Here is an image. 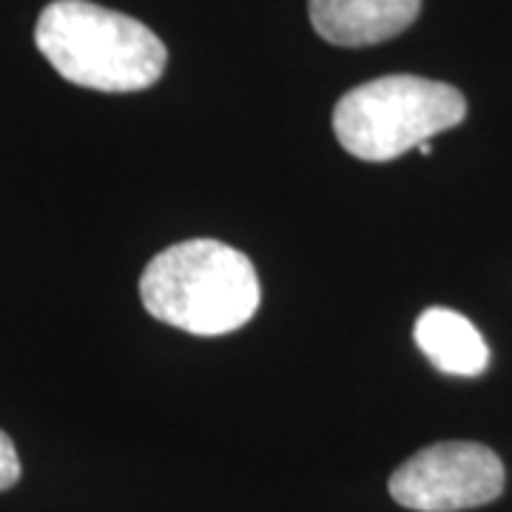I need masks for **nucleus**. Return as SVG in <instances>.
Here are the masks:
<instances>
[{"label":"nucleus","mask_w":512,"mask_h":512,"mask_svg":"<svg viewBox=\"0 0 512 512\" xmlns=\"http://www.w3.org/2000/svg\"><path fill=\"white\" fill-rule=\"evenodd\" d=\"M421 0H308V15L322 40L345 49L376 46L410 29Z\"/></svg>","instance_id":"nucleus-5"},{"label":"nucleus","mask_w":512,"mask_h":512,"mask_svg":"<svg viewBox=\"0 0 512 512\" xmlns=\"http://www.w3.org/2000/svg\"><path fill=\"white\" fill-rule=\"evenodd\" d=\"M387 490L413 512L476 510L504 493V464L476 441H441L407 458Z\"/></svg>","instance_id":"nucleus-4"},{"label":"nucleus","mask_w":512,"mask_h":512,"mask_svg":"<svg viewBox=\"0 0 512 512\" xmlns=\"http://www.w3.org/2000/svg\"><path fill=\"white\" fill-rule=\"evenodd\" d=\"M259 296L254 262L217 239L177 242L140 276L143 308L157 322L194 336H222L248 325Z\"/></svg>","instance_id":"nucleus-2"},{"label":"nucleus","mask_w":512,"mask_h":512,"mask_svg":"<svg viewBox=\"0 0 512 512\" xmlns=\"http://www.w3.org/2000/svg\"><path fill=\"white\" fill-rule=\"evenodd\" d=\"M419 151H421V154H430V151H433V146H430V143H421Z\"/></svg>","instance_id":"nucleus-8"},{"label":"nucleus","mask_w":512,"mask_h":512,"mask_svg":"<svg viewBox=\"0 0 512 512\" xmlns=\"http://www.w3.org/2000/svg\"><path fill=\"white\" fill-rule=\"evenodd\" d=\"M35 43L63 80L92 92H143L168 63L163 40L146 23L92 0L49 3L37 18Z\"/></svg>","instance_id":"nucleus-1"},{"label":"nucleus","mask_w":512,"mask_h":512,"mask_svg":"<svg viewBox=\"0 0 512 512\" xmlns=\"http://www.w3.org/2000/svg\"><path fill=\"white\" fill-rule=\"evenodd\" d=\"M413 339L419 350L447 376H481L490 365V348L478 328L450 308H430L416 319Z\"/></svg>","instance_id":"nucleus-6"},{"label":"nucleus","mask_w":512,"mask_h":512,"mask_svg":"<svg viewBox=\"0 0 512 512\" xmlns=\"http://www.w3.org/2000/svg\"><path fill=\"white\" fill-rule=\"evenodd\" d=\"M467 100L456 86L416 74H387L350 89L333 109L339 146L365 163H390L456 128Z\"/></svg>","instance_id":"nucleus-3"},{"label":"nucleus","mask_w":512,"mask_h":512,"mask_svg":"<svg viewBox=\"0 0 512 512\" xmlns=\"http://www.w3.org/2000/svg\"><path fill=\"white\" fill-rule=\"evenodd\" d=\"M20 473H23V467H20L15 441L0 430V493L12 490L20 481Z\"/></svg>","instance_id":"nucleus-7"}]
</instances>
